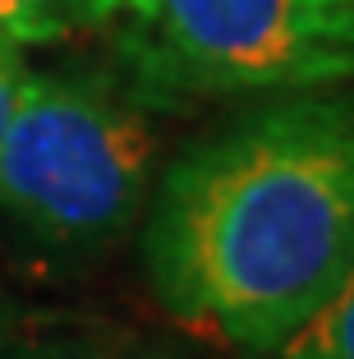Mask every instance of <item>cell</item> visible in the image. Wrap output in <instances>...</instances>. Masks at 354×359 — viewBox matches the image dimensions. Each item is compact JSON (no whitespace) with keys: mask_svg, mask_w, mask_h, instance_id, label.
<instances>
[{"mask_svg":"<svg viewBox=\"0 0 354 359\" xmlns=\"http://www.w3.org/2000/svg\"><path fill=\"white\" fill-rule=\"evenodd\" d=\"M23 79V60H19V46L0 32V134H5V120H10V106H14V88Z\"/></svg>","mask_w":354,"mask_h":359,"instance_id":"cell-7","label":"cell"},{"mask_svg":"<svg viewBox=\"0 0 354 359\" xmlns=\"http://www.w3.org/2000/svg\"><path fill=\"white\" fill-rule=\"evenodd\" d=\"M147 111L125 79L23 69L0 134V208L60 249L120 240L156 184Z\"/></svg>","mask_w":354,"mask_h":359,"instance_id":"cell-2","label":"cell"},{"mask_svg":"<svg viewBox=\"0 0 354 359\" xmlns=\"http://www.w3.org/2000/svg\"><path fill=\"white\" fill-rule=\"evenodd\" d=\"M271 355L276 359H354V267Z\"/></svg>","mask_w":354,"mask_h":359,"instance_id":"cell-5","label":"cell"},{"mask_svg":"<svg viewBox=\"0 0 354 359\" xmlns=\"http://www.w3.org/2000/svg\"><path fill=\"white\" fill-rule=\"evenodd\" d=\"M125 0H0V32L14 46H55L115 28Z\"/></svg>","mask_w":354,"mask_h":359,"instance_id":"cell-4","label":"cell"},{"mask_svg":"<svg viewBox=\"0 0 354 359\" xmlns=\"http://www.w3.org/2000/svg\"><path fill=\"white\" fill-rule=\"evenodd\" d=\"M115 32L143 106L354 79V0H125Z\"/></svg>","mask_w":354,"mask_h":359,"instance_id":"cell-3","label":"cell"},{"mask_svg":"<svg viewBox=\"0 0 354 359\" xmlns=\"http://www.w3.org/2000/svg\"><path fill=\"white\" fill-rule=\"evenodd\" d=\"M23 359H170L161 350H120V346H60L42 350V355H23Z\"/></svg>","mask_w":354,"mask_h":359,"instance_id":"cell-6","label":"cell"},{"mask_svg":"<svg viewBox=\"0 0 354 359\" xmlns=\"http://www.w3.org/2000/svg\"><path fill=\"white\" fill-rule=\"evenodd\" d=\"M143 263L179 323L281 346L354 267V97L271 93L152 184Z\"/></svg>","mask_w":354,"mask_h":359,"instance_id":"cell-1","label":"cell"}]
</instances>
